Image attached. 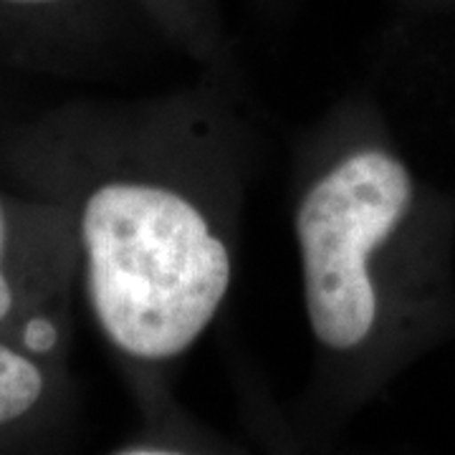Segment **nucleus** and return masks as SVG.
<instances>
[{
    "mask_svg": "<svg viewBox=\"0 0 455 455\" xmlns=\"http://www.w3.org/2000/svg\"><path fill=\"white\" fill-rule=\"evenodd\" d=\"M208 134L172 127L134 145L84 193L74 218L89 309L99 331L137 367L185 357L233 286V230Z\"/></svg>",
    "mask_w": 455,
    "mask_h": 455,
    "instance_id": "nucleus-1",
    "label": "nucleus"
},
{
    "mask_svg": "<svg viewBox=\"0 0 455 455\" xmlns=\"http://www.w3.org/2000/svg\"><path fill=\"white\" fill-rule=\"evenodd\" d=\"M415 205L407 164L379 145L337 152L304 185L293 233L304 311L329 364L364 355L385 319L382 256Z\"/></svg>",
    "mask_w": 455,
    "mask_h": 455,
    "instance_id": "nucleus-2",
    "label": "nucleus"
},
{
    "mask_svg": "<svg viewBox=\"0 0 455 455\" xmlns=\"http://www.w3.org/2000/svg\"><path fill=\"white\" fill-rule=\"evenodd\" d=\"M61 263L59 245L26 243L20 218L0 196V339L41 362L64 341Z\"/></svg>",
    "mask_w": 455,
    "mask_h": 455,
    "instance_id": "nucleus-3",
    "label": "nucleus"
},
{
    "mask_svg": "<svg viewBox=\"0 0 455 455\" xmlns=\"http://www.w3.org/2000/svg\"><path fill=\"white\" fill-rule=\"evenodd\" d=\"M147 23L196 61H218L226 33L220 0H134Z\"/></svg>",
    "mask_w": 455,
    "mask_h": 455,
    "instance_id": "nucleus-4",
    "label": "nucleus"
},
{
    "mask_svg": "<svg viewBox=\"0 0 455 455\" xmlns=\"http://www.w3.org/2000/svg\"><path fill=\"white\" fill-rule=\"evenodd\" d=\"M49 372L41 359L0 339V430L28 420L49 395Z\"/></svg>",
    "mask_w": 455,
    "mask_h": 455,
    "instance_id": "nucleus-5",
    "label": "nucleus"
},
{
    "mask_svg": "<svg viewBox=\"0 0 455 455\" xmlns=\"http://www.w3.org/2000/svg\"><path fill=\"white\" fill-rule=\"evenodd\" d=\"M119 13L142 16L134 0H0V18L26 26H99Z\"/></svg>",
    "mask_w": 455,
    "mask_h": 455,
    "instance_id": "nucleus-6",
    "label": "nucleus"
}]
</instances>
